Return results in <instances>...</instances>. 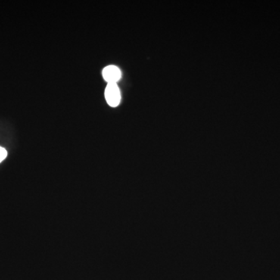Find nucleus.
Segmentation results:
<instances>
[{
  "label": "nucleus",
  "instance_id": "nucleus-1",
  "mask_svg": "<svg viewBox=\"0 0 280 280\" xmlns=\"http://www.w3.org/2000/svg\"><path fill=\"white\" fill-rule=\"evenodd\" d=\"M104 97L110 107H118L121 102V92L118 84H107L104 90Z\"/></svg>",
  "mask_w": 280,
  "mask_h": 280
},
{
  "label": "nucleus",
  "instance_id": "nucleus-2",
  "mask_svg": "<svg viewBox=\"0 0 280 280\" xmlns=\"http://www.w3.org/2000/svg\"><path fill=\"white\" fill-rule=\"evenodd\" d=\"M102 76L107 84H117L122 77V72L118 66L110 65L103 69Z\"/></svg>",
  "mask_w": 280,
  "mask_h": 280
},
{
  "label": "nucleus",
  "instance_id": "nucleus-3",
  "mask_svg": "<svg viewBox=\"0 0 280 280\" xmlns=\"http://www.w3.org/2000/svg\"><path fill=\"white\" fill-rule=\"evenodd\" d=\"M7 157V151L4 147H0V163H2Z\"/></svg>",
  "mask_w": 280,
  "mask_h": 280
}]
</instances>
